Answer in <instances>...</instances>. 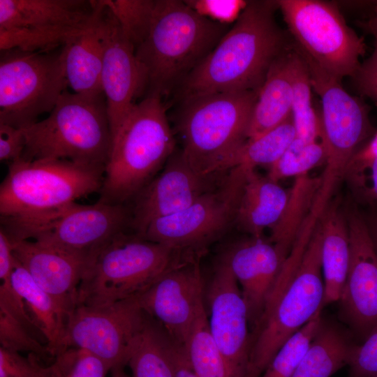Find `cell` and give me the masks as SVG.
<instances>
[{
    "mask_svg": "<svg viewBox=\"0 0 377 377\" xmlns=\"http://www.w3.org/2000/svg\"><path fill=\"white\" fill-rule=\"evenodd\" d=\"M322 312L290 337L279 349L260 377H293L313 338Z\"/></svg>",
    "mask_w": 377,
    "mask_h": 377,
    "instance_id": "36",
    "label": "cell"
},
{
    "mask_svg": "<svg viewBox=\"0 0 377 377\" xmlns=\"http://www.w3.org/2000/svg\"><path fill=\"white\" fill-rule=\"evenodd\" d=\"M0 347L15 352H29L37 357L51 355L46 345L24 323L0 309Z\"/></svg>",
    "mask_w": 377,
    "mask_h": 377,
    "instance_id": "37",
    "label": "cell"
},
{
    "mask_svg": "<svg viewBox=\"0 0 377 377\" xmlns=\"http://www.w3.org/2000/svg\"><path fill=\"white\" fill-rule=\"evenodd\" d=\"M100 17L103 58L101 84L112 139L139 98L140 75L135 49L106 6Z\"/></svg>",
    "mask_w": 377,
    "mask_h": 377,
    "instance_id": "20",
    "label": "cell"
},
{
    "mask_svg": "<svg viewBox=\"0 0 377 377\" xmlns=\"http://www.w3.org/2000/svg\"><path fill=\"white\" fill-rule=\"evenodd\" d=\"M356 343L346 327L322 316L293 377H331L348 366Z\"/></svg>",
    "mask_w": 377,
    "mask_h": 377,
    "instance_id": "27",
    "label": "cell"
},
{
    "mask_svg": "<svg viewBox=\"0 0 377 377\" xmlns=\"http://www.w3.org/2000/svg\"><path fill=\"white\" fill-rule=\"evenodd\" d=\"M12 243L15 259L69 315L76 306L77 289L93 256L34 240Z\"/></svg>",
    "mask_w": 377,
    "mask_h": 377,
    "instance_id": "21",
    "label": "cell"
},
{
    "mask_svg": "<svg viewBox=\"0 0 377 377\" xmlns=\"http://www.w3.org/2000/svg\"><path fill=\"white\" fill-rule=\"evenodd\" d=\"M124 367V365H119L112 368L110 370L112 377H131L126 373Z\"/></svg>",
    "mask_w": 377,
    "mask_h": 377,
    "instance_id": "50",
    "label": "cell"
},
{
    "mask_svg": "<svg viewBox=\"0 0 377 377\" xmlns=\"http://www.w3.org/2000/svg\"><path fill=\"white\" fill-rule=\"evenodd\" d=\"M103 0H0V29L83 31L94 25Z\"/></svg>",
    "mask_w": 377,
    "mask_h": 377,
    "instance_id": "22",
    "label": "cell"
},
{
    "mask_svg": "<svg viewBox=\"0 0 377 377\" xmlns=\"http://www.w3.org/2000/svg\"><path fill=\"white\" fill-rule=\"evenodd\" d=\"M229 29L200 15L185 1L156 0L149 34L135 51L139 97L163 99L175 93Z\"/></svg>",
    "mask_w": 377,
    "mask_h": 377,
    "instance_id": "2",
    "label": "cell"
},
{
    "mask_svg": "<svg viewBox=\"0 0 377 377\" xmlns=\"http://www.w3.org/2000/svg\"><path fill=\"white\" fill-rule=\"evenodd\" d=\"M64 377H105L112 367L105 361L85 350L68 348L55 357Z\"/></svg>",
    "mask_w": 377,
    "mask_h": 377,
    "instance_id": "39",
    "label": "cell"
},
{
    "mask_svg": "<svg viewBox=\"0 0 377 377\" xmlns=\"http://www.w3.org/2000/svg\"><path fill=\"white\" fill-rule=\"evenodd\" d=\"M172 359L175 377H197L192 370L183 346L174 343Z\"/></svg>",
    "mask_w": 377,
    "mask_h": 377,
    "instance_id": "45",
    "label": "cell"
},
{
    "mask_svg": "<svg viewBox=\"0 0 377 377\" xmlns=\"http://www.w3.org/2000/svg\"><path fill=\"white\" fill-rule=\"evenodd\" d=\"M10 279L34 325L45 339L51 356L56 357L64 350L68 312L16 259Z\"/></svg>",
    "mask_w": 377,
    "mask_h": 377,
    "instance_id": "25",
    "label": "cell"
},
{
    "mask_svg": "<svg viewBox=\"0 0 377 377\" xmlns=\"http://www.w3.org/2000/svg\"><path fill=\"white\" fill-rule=\"evenodd\" d=\"M248 167L227 171L212 189L184 210L151 221L139 237L200 255L235 224Z\"/></svg>",
    "mask_w": 377,
    "mask_h": 377,
    "instance_id": "13",
    "label": "cell"
},
{
    "mask_svg": "<svg viewBox=\"0 0 377 377\" xmlns=\"http://www.w3.org/2000/svg\"><path fill=\"white\" fill-rule=\"evenodd\" d=\"M343 181L357 202L377 207V158L350 162Z\"/></svg>",
    "mask_w": 377,
    "mask_h": 377,
    "instance_id": "38",
    "label": "cell"
},
{
    "mask_svg": "<svg viewBox=\"0 0 377 377\" xmlns=\"http://www.w3.org/2000/svg\"><path fill=\"white\" fill-rule=\"evenodd\" d=\"M310 72L313 89L322 104V136L326 151V161L319 191L333 198L346 168L360 147L375 133L368 106L360 98L348 93L341 80L320 68L296 44Z\"/></svg>",
    "mask_w": 377,
    "mask_h": 377,
    "instance_id": "11",
    "label": "cell"
},
{
    "mask_svg": "<svg viewBox=\"0 0 377 377\" xmlns=\"http://www.w3.org/2000/svg\"><path fill=\"white\" fill-rule=\"evenodd\" d=\"M65 45L50 51H1L0 124L24 128L50 112L67 89Z\"/></svg>",
    "mask_w": 377,
    "mask_h": 377,
    "instance_id": "10",
    "label": "cell"
},
{
    "mask_svg": "<svg viewBox=\"0 0 377 377\" xmlns=\"http://www.w3.org/2000/svg\"><path fill=\"white\" fill-rule=\"evenodd\" d=\"M217 176L198 173L176 149L160 173L133 198L129 226L140 236L154 220L184 210L214 187Z\"/></svg>",
    "mask_w": 377,
    "mask_h": 377,
    "instance_id": "18",
    "label": "cell"
},
{
    "mask_svg": "<svg viewBox=\"0 0 377 377\" xmlns=\"http://www.w3.org/2000/svg\"><path fill=\"white\" fill-rule=\"evenodd\" d=\"M183 346L197 377H230L209 331L206 309L199 314Z\"/></svg>",
    "mask_w": 377,
    "mask_h": 377,
    "instance_id": "33",
    "label": "cell"
},
{
    "mask_svg": "<svg viewBox=\"0 0 377 377\" xmlns=\"http://www.w3.org/2000/svg\"><path fill=\"white\" fill-rule=\"evenodd\" d=\"M105 170L66 159L11 162L0 186L1 217L40 214L99 193Z\"/></svg>",
    "mask_w": 377,
    "mask_h": 377,
    "instance_id": "8",
    "label": "cell"
},
{
    "mask_svg": "<svg viewBox=\"0 0 377 377\" xmlns=\"http://www.w3.org/2000/svg\"><path fill=\"white\" fill-rule=\"evenodd\" d=\"M104 1L117 18L135 51L149 34L156 0H104Z\"/></svg>",
    "mask_w": 377,
    "mask_h": 377,
    "instance_id": "35",
    "label": "cell"
},
{
    "mask_svg": "<svg viewBox=\"0 0 377 377\" xmlns=\"http://www.w3.org/2000/svg\"><path fill=\"white\" fill-rule=\"evenodd\" d=\"M130 219L124 204L99 200L93 205L73 202L40 214L1 217V228L12 242L34 240L93 256L125 232Z\"/></svg>",
    "mask_w": 377,
    "mask_h": 377,
    "instance_id": "9",
    "label": "cell"
},
{
    "mask_svg": "<svg viewBox=\"0 0 377 377\" xmlns=\"http://www.w3.org/2000/svg\"><path fill=\"white\" fill-rule=\"evenodd\" d=\"M358 94L377 103V40L371 54L365 59L352 77Z\"/></svg>",
    "mask_w": 377,
    "mask_h": 377,
    "instance_id": "43",
    "label": "cell"
},
{
    "mask_svg": "<svg viewBox=\"0 0 377 377\" xmlns=\"http://www.w3.org/2000/svg\"><path fill=\"white\" fill-rule=\"evenodd\" d=\"M350 239L348 274L337 301L339 317L357 343L377 327V251L364 214L355 204L345 209Z\"/></svg>",
    "mask_w": 377,
    "mask_h": 377,
    "instance_id": "15",
    "label": "cell"
},
{
    "mask_svg": "<svg viewBox=\"0 0 377 377\" xmlns=\"http://www.w3.org/2000/svg\"><path fill=\"white\" fill-rule=\"evenodd\" d=\"M258 91L221 92L180 101L175 127L185 158L199 174L217 176L230 170L248 131Z\"/></svg>",
    "mask_w": 377,
    "mask_h": 377,
    "instance_id": "5",
    "label": "cell"
},
{
    "mask_svg": "<svg viewBox=\"0 0 377 377\" xmlns=\"http://www.w3.org/2000/svg\"><path fill=\"white\" fill-rule=\"evenodd\" d=\"M146 316L138 295L105 305H78L68 315L64 350L81 348L112 368L126 366Z\"/></svg>",
    "mask_w": 377,
    "mask_h": 377,
    "instance_id": "14",
    "label": "cell"
},
{
    "mask_svg": "<svg viewBox=\"0 0 377 377\" xmlns=\"http://www.w3.org/2000/svg\"><path fill=\"white\" fill-rule=\"evenodd\" d=\"M33 377H64L57 364L54 362L52 364L45 366L38 360Z\"/></svg>",
    "mask_w": 377,
    "mask_h": 377,
    "instance_id": "47",
    "label": "cell"
},
{
    "mask_svg": "<svg viewBox=\"0 0 377 377\" xmlns=\"http://www.w3.org/2000/svg\"><path fill=\"white\" fill-rule=\"evenodd\" d=\"M373 243L377 251V209H372L364 214Z\"/></svg>",
    "mask_w": 377,
    "mask_h": 377,
    "instance_id": "48",
    "label": "cell"
},
{
    "mask_svg": "<svg viewBox=\"0 0 377 377\" xmlns=\"http://www.w3.org/2000/svg\"><path fill=\"white\" fill-rule=\"evenodd\" d=\"M288 255L268 239L249 237L232 244L221 256L239 286L251 333L263 315Z\"/></svg>",
    "mask_w": 377,
    "mask_h": 377,
    "instance_id": "19",
    "label": "cell"
},
{
    "mask_svg": "<svg viewBox=\"0 0 377 377\" xmlns=\"http://www.w3.org/2000/svg\"><path fill=\"white\" fill-rule=\"evenodd\" d=\"M359 26L367 33L372 35L375 40H377V3L374 5L373 14L371 17L368 20L360 22Z\"/></svg>",
    "mask_w": 377,
    "mask_h": 377,
    "instance_id": "49",
    "label": "cell"
},
{
    "mask_svg": "<svg viewBox=\"0 0 377 377\" xmlns=\"http://www.w3.org/2000/svg\"><path fill=\"white\" fill-rule=\"evenodd\" d=\"M296 137L292 115L272 130L253 138L247 139L237 150L230 163V169L244 165L256 169L268 168L276 163Z\"/></svg>",
    "mask_w": 377,
    "mask_h": 377,
    "instance_id": "32",
    "label": "cell"
},
{
    "mask_svg": "<svg viewBox=\"0 0 377 377\" xmlns=\"http://www.w3.org/2000/svg\"><path fill=\"white\" fill-rule=\"evenodd\" d=\"M101 15L93 26L65 45L64 68L68 86L76 94L88 96L103 94Z\"/></svg>",
    "mask_w": 377,
    "mask_h": 377,
    "instance_id": "28",
    "label": "cell"
},
{
    "mask_svg": "<svg viewBox=\"0 0 377 377\" xmlns=\"http://www.w3.org/2000/svg\"><path fill=\"white\" fill-rule=\"evenodd\" d=\"M22 128L0 124V161L13 162L22 158L24 149Z\"/></svg>",
    "mask_w": 377,
    "mask_h": 377,
    "instance_id": "44",
    "label": "cell"
},
{
    "mask_svg": "<svg viewBox=\"0 0 377 377\" xmlns=\"http://www.w3.org/2000/svg\"><path fill=\"white\" fill-rule=\"evenodd\" d=\"M195 256L123 232L92 256L77 289L76 306L105 305L137 295Z\"/></svg>",
    "mask_w": 377,
    "mask_h": 377,
    "instance_id": "7",
    "label": "cell"
},
{
    "mask_svg": "<svg viewBox=\"0 0 377 377\" xmlns=\"http://www.w3.org/2000/svg\"><path fill=\"white\" fill-rule=\"evenodd\" d=\"M205 288L198 256H193L168 269L138 297L142 309L184 346L205 309Z\"/></svg>",
    "mask_w": 377,
    "mask_h": 377,
    "instance_id": "17",
    "label": "cell"
},
{
    "mask_svg": "<svg viewBox=\"0 0 377 377\" xmlns=\"http://www.w3.org/2000/svg\"><path fill=\"white\" fill-rule=\"evenodd\" d=\"M185 2L200 15L227 25L237 20L248 3L242 0H191Z\"/></svg>",
    "mask_w": 377,
    "mask_h": 377,
    "instance_id": "41",
    "label": "cell"
},
{
    "mask_svg": "<svg viewBox=\"0 0 377 377\" xmlns=\"http://www.w3.org/2000/svg\"><path fill=\"white\" fill-rule=\"evenodd\" d=\"M290 195V188L249 168L235 225L249 237H263L265 231H270L281 219Z\"/></svg>",
    "mask_w": 377,
    "mask_h": 377,
    "instance_id": "23",
    "label": "cell"
},
{
    "mask_svg": "<svg viewBox=\"0 0 377 377\" xmlns=\"http://www.w3.org/2000/svg\"><path fill=\"white\" fill-rule=\"evenodd\" d=\"M295 44L324 71L351 78L366 52L364 38L346 23L336 3L320 0H278Z\"/></svg>",
    "mask_w": 377,
    "mask_h": 377,
    "instance_id": "12",
    "label": "cell"
},
{
    "mask_svg": "<svg viewBox=\"0 0 377 377\" xmlns=\"http://www.w3.org/2000/svg\"><path fill=\"white\" fill-rule=\"evenodd\" d=\"M289 72L293 89L292 117L296 138L306 142L321 140L320 117L312 105V84L309 66L293 40L289 52Z\"/></svg>",
    "mask_w": 377,
    "mask_h": 377,
    "instance_id": "30",
    "label": "cell"
},
{
    "mask_svg": "<svg viewBox=\"0 0 377 377\" xmlns=\"http://www.w3.org/2000/svg\"><path fill=\"white\" fill-rule=\"evenodd\" d=\"M320 177L309 175L295 179L290 200L280 221L269 232V241L288 255L310 213L320 184Z\"/></svg>",
    "mask_w": 377,
    "mask_h": 377,
    "instance_id": "31",
    "label": "cell"
},
{
    "mask_svg": "<svg viewBox=\"0 0 377 377\" xmlns=\"http://www.w3.org/2000/svg\"><path fill=\"white\" fill-rule=\"evenodd\" d=\"M205 303L209 331L230 377H247L251 332L246 306L237 280L221 257L205 288Z\"/></svg>",
    "mask_w": 377,
    "mask_h": 377,
    "instance_id": "16",
    "label": "cell"
},
{
    "mask_svg": "<svg viewBox=\"0 0 377 377\" xmlns=\"http://www.w3.org/2000/svg\"><path fill=\"white\" fill-rule=\"evenodd\" d=\"M174 343L163 326L147 313L127 364L131 377H175Z\"/></svg>",
    "mask_w": 377,
    "mask_h": 377,
    "instance_id": "29",
    "label": "cell"
},
{
    "mask_svg": "<svg viewBox=\"0 0 377 377\" xmlns=\"http://www.w3.org/2000/svg\"><path fill=\"white\" fill-rule=\"evenodd\" d=\"M319 221L300 256L287 257L263 315L251 333L247 377H260L281 346L323 311L325 287Z\"/></svg>",
    "mask_w": 377,
    "mask_h": 377,
    "instance_id": "3",
    "label": "cell"
},
{
    "mask_svg": "<svg viewBox=\"0 0 377 377\" xmlns=\"http://www.w3.org/2000/svg\"><path fill=\"white\" fill-rule=\"evenodd\" d=\"M375 158H377V131L354 154L350 162L366 161Z\"/></svg>",
    "mask_w": 377,
    "mask_h": 377,
    "instance_id": "46",
    "label": "cell"
},
{
    "mask_svg": "<svg viewBox=\"0 0 377 377\" xmlns=\"http://www.w3.org/2000/svg\"><path fill=\"white\" fill-rule=\"evenodd\" d=\"M348 377H377V327L353 348Z\"/></svg>",
    "mask_w": 377,
    "mask_h": 377,
    "instance_id": "40",
    "label": "cell"
},
{
    "mask_svg": "<svg viewBox=\"0 0 377 377\" xmlns=\"http://www.w3.org/2000/svg\"><path fill=\"white\" fill-rule=\"evenodd\" d=\"M322 232L321 266L325 287L323 306L336 302L342 293L350 260V239L345 213L332 199L319 219Z\"/></svg>",
    "mask_w": 377,
    "mask_h": 377,
    "instance_id": "24",
    "label": "cell"
},
{
    "mask_svg": "<svg viewBox=\"0 0 377 377\" xmlns=\"http://www.w3.org/2000/svg\"><path fill=\"white\" fill-rule=\"evenodd\" d=\"M277 1H250L232 28L175 92L202 95L260 91L273 61L292 43L275 19Z\"/></svg>",
    "mask_w": 377,
    "mask_h": 377,
    "instance_id": "1",
    "label": "cell"
},
{
    "mask_svg": "<svg viewBox=\"0 0 377 377\" xmlns=\"http://www.w3.org/2000/svg\"><path fill=\"white\" fill-rule=\"evenodd\" d=\"M175 149L163 99L149 96L135 102L113 137L99 200L124 204L133 199Z\"/></svg>",
    "mask_w": 377,
    "mask_h": 377,
    "instance_id": "4",
    "label": "cell"
},
{
    "mask_svg": "<svg viewBox=\"0 0 377 377\" xmlns=\"http://www.w3.org/2000/svg\"><path fill=\"white\" fill-rule=\"evenodd\" d=\"M292 43L269 68L253 109L248 139L272 130L292 115L293 89L288 64Z\"/></svg>",
    "mask_w": 377,
    "mask_h": 377,
    "instance_id": "26",
    "label": "cell"
},
{
    "mask_svg": "<svg viewBox=\"0 0 377 377\" xmlns=\"http://www.w3.org/2000/svg\"><path fill=\"white\" fill-rule=\"evenodd\" d=\"M38 359L33 353L25 357L0 347V377H33Z\"/></svg>",
    "mask_w": 377,
    "mask_h": 377,
    "instance_id": "42",
    "label": "cell"
},
{
    "mask_svg": "<svg viewBox=\"0 0 377 377\" xmlns=\"http://www.w3.org/2000/svg\"><path fill=\"white\" fill-rule=\"evenodd\" d=\"M22 159H66L105 167L112 135L104 94L82 95L67 89L49 116L22 128Z\"/></svg>",
    "mask_w": 377,
    "mask_h": 377,
    "instance_id": "6",
    "label": "cell"
},
{
    "mask_svg": "<svg viewBox=\"0 0 377 377\" xmlns=\"http://www.w3.org/2000/svg\"><path fill=\"white\" fill-rule=\"evenodd\" d=\"M326 161L325 147L322 140L306 142L295 138L281 158L268 168L267 176L280 180L309 175Z\"/></svg>",
    "mask_w": 377,
    "mask_h": 377,
    "instance_id": "34",
    "label": "cell"
}]
</instances>
